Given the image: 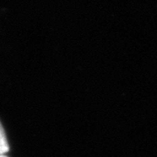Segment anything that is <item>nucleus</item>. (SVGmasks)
Listing matches in <instances>:
<instances>
[{
  "label": "nucleus",
  "instance_id": "nucleus-1",
  "mask_svg": "<svg viewBox=\"0 0 157 157\" xmlns=\"http://www.w3.org/2000/svg\"><path fill=\"white\" fill-rule=\"evenodd\" d=\"M9 144L6 138V135L2 124L0 122V155H4L9 151Z\"/></svg>",
  "mask_w": 157,
  "mask_h": 157
},
{
  "label": "nucleus",
  "instance_id": "nucleus-2",
  "mask_svg": "<svg viewBox=\"0 0 157 157\" xmlns=\"http://www.w3.org/2000/svg\"><path fill=\"white\" fill-rule=\"evenodd\" d=\"M0 157H7V156H6V155H0Z\"/></svg>",
  "mask_w": 157,
  "mask_h": 157
}]
</instances>
